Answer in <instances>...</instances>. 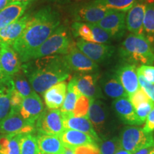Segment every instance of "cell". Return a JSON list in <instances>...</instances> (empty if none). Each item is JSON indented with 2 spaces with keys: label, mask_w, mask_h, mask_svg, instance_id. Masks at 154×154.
Returning <instances> with one entry per match:
<instances>
[{
  "label": "cell",
  "mask_w": 154,
  "mask_h": 154,
  "mask_svg": "<svg viewBox=\"0 0 154 154\" xmlns=\"http://www.w3.org/2000/svg\"><path fill=\"white\" fill-rule=\"evenodd\" d=\"M60 24V16L51 7H45L30 16L26 27L12 45L20 61L28 62L34 51Z\"/></svg>",
  "instance_id": "obj_1"
},
{
  "label": "cell",
  "mask_w": 154,
  "mask_h": 154,
  "mask_svg": "<svg viewBox=\"0 0 154 154\" xmlns=\"http://www.w3.org/2000/svg\"><path fill=\"white\" fill-rule=\"evenodd\" d=\"M36 137L40 154H63L64 146L59 136L38 134Z\"/></svg>",
  "instance_id": "obj_24"
},
{
  "label": "cell",
  "mask_w": 154,
  "mask_h": 154,
  "mask_svg": "<svg viewBox=\"0 0 154 154\" xmlns=\"http://www.w3.org/2000/svg\"><path fill=\"white\" fill-rule=\"evenodd\" d=\"M24 74L36 93L43 94L50 87L70 76L63 56L53 55L34 59L23 66Z\"/></svg>",
  "instance_id": "obj_2"
},
{
  "label": "cell",
  "mask_w": 154,
  "mask_h": 154,
  "mask_svg": "<svg viewBox=\"0 0 154 154\" xmlns=\"http://www.w3.org/2000/svg\"><path fill=\"white\" fill-rule=\"evenodd\" d=\"M35 126L26 122L21 116L19 111L11 109L9 114L0 121V133L7 135H22L32 134Z\"/></svg>",
  "instance_id": "obj_8"
},
{
  "label": "cell",
  "mask_w": 154,
  "mask_h": 154,
  "mask_svg": "<svg viewBox=\"0 0 154 154\" xmlns=\"http://www.w3.org/2000/svg\"><path fill=\"white\" fill-rule=\"evenodd\" d=\"M108 9L104 6L96 3L94 0L79 5L74 9L75 22L88 24H98L106 16Z\"/></svg>",
  "instance_id": "obj_9"
},
{
  "label": "cell",
  "mask_w": 154,
  "mask_h": 154,
  "mask_svg": "<svg viewBox=\"0 0 154 154\" xmlns=\"http://www.w3.org/2000/svg\"><path fill=\"white\" fill-rule=\"evenodd\" d=\"M137 72L142 74L149 84H154V66L152 65H140L137 68Z\"/></svg>",
  "instance_id": "obj_39"
},
{
  "label": "cell",
  "mask_w": 154,
  "mask_h": 154,
  "mask_svg": "<svg viewBox=\"0 0 154 154\" xmlns=\"http://www.w3.org/2000/svg\"><path fill=\"white\" fill-rule=\"evenodd\" d=\"M146 3L140 0L127 11L126 15V29L136 35L143 34V20Z\"/></svg>",
  "instance_id": "obj_15"
},
{
  "label": "cell",
  "mask_w": 154,
  "mask_h": 154,
  "mask_svg": "<svg viewBox=\"0 0 154 154\" xmlns=\"http://www.w3.org/2000/svg\"><path fill=\"white\" fill-rule=\"evenodd\" d=\"M63 154H74V152H73L72 149H69V148L64 146V151L63 152Z\"/></svg>",
  "instance_id": "obj_46"
},
{
  "label": "cell",
  "mask_w": 154,
  "mask_h": 154,
  "mask_svg": "<svg viewBox=\"0 0 154 154\" xmlns=\"http://www.w3.org/2000/svg\"><path fill=\"white\" fill-rule=\"evenodd\" d=\"M121 148L125 151L134 153L143 148L153 146L154 138L152 133H146L138 126H126L120 135Z\"/></svg>",
  "instance_id": "obj_5"
},
{
  "label": "cell",
  "mask_w": 154,
  "mask_h": 154,
  "mask_svg": "<svg viewBox=\"0 0 154 154\" xmlns=\"http://www.w3.org/2000/svg\"><path fill=\"white\" fill-rule=\"evenodd\" d=\"M20 154H40L36 137L32 134L19 136Z\"/></svg>",
  "instance_id": "obj_31"
},
{
  "label": "cell",
  "mask_w": 154,
  "mask_h": 154,
  "mask_svg": "<svg viewBox=\"0 0 154 154\" xmlns=\"http://www.w3.org/2000/svg\"><path fill=\"white\" fill-rule=\"evenodd\" d=\"M13 82H14V89L22 96L23 98L26 97L32 93V88L27 82V80L25 79L20 71L12 77Z\"/></svg>",
  "instance_id": "obj_33"
},
{
  "label": "cell",
  "mask_w": 154,
  "mask_h": 154,
  "mask_svg": "<svg viewBox=\"0 0 154 154\" xmlns=\"http://www.w3.org/2000/svg\"><path fill=\"white\" fill-rule=\"evenodd\" d=\"M75 43L72 41L68 29L59 26L51 36L32 54L30 60L53 55H65Z\"/></svg>",
  "instance_id": "obj_4"
},
{
  "label": "cell",
  "mask_w": 154,
  "mask_h": 154,
  "mask_svg": "<svg viewBox=\"0 0 154 154\" xmlns=\"http://www.w3.org/2000/svg\"><path fill=\"white\" fill-rule=\"evenodd\" d=\"M29 2H11L0 11V30L21 18L28 8Z\"/></svg>",
  "instance_id": "obj_23"
},
{
  "label": "cell",
  "mask_w": 154,
  "mask_h": 154,
  "mask_svg": "<svg viewBox=\"0 0 154 154\" xmlns=\"http://www.w3.org/2000/svg\"><path fill=\"white\" fill-rule=\"evenodd\" d=\"M145 1V2L146 4H149V3H152V2H154V0H144Z\"/></svg>",
  "instance_id": "obj_50"
},
{
  "label": "cell",
  "mask_w": 154,
  "mask_h": 154,
  "mask_svg": "<svg viewBox=\"0 0 154 154\" xmlns=\"http://www.w3.org/2000/svg\"><path fill=\"white\" fill-rule=\"evenodd\" d=\"M128 99H129L135 110L142 103L151 101L149 96L140 87L135 93L128 96Z\"/></svg>",
  "instance_id": "obj_36"
},
{
  "label": "cell",
  "mask_w": 154,
  "mask_h": 154,
  "mask_svg": "<svg viewBox=\"0 0 154 154\" xmlns=\"http://www.w3.org/2000/svg\"><path fill=\"white\" fill-rule=\"evenodd\" d=\"M108 9L126 13L140 0H94Z\"/></svg>",
  "instance_id": "obj_32"
},
{
  "label": "cell",
  "mask_w": 154,
  "mask_h": 154,
  "mask_svg": "<svg viewBox=\"0 0 154 154\" xmlns=\"http://www.w3.org/2000/svg\"><path fill=\"white\" fill-rule=\"evenodd\" d=\"M144 36L150 42L154 44V2L146 4L143 20Z\"/></svg>",
  "instance_id": "obj_30"
},
{
  "label": "cell",
  "mask_w": 154,
  "mask_h": 154,
  "mask_svg": "<svg viewBox=\"0 0 154 154\" xmlns=\"http://www.w3.org/2000/svg\"><path fill=\"white\" fill-rule=\"evenodd\" d=\"M19 136L20 135H1L0 154H20Z\"/></svg>",
  "instance_id": "obj_29"
},
{
  "label": "cell",
  "mask_w": 154,
  "mask_h": 154,
  "mask_svg": "<svg viewBox=\"0 0 154 154\" xmlns=\"http://www.w3.org/2000/svg\"><path fill=\"white\" fill-rule=\"evenodd\" d=\"M67 84L65 82L58 83L43 94L45 104L48 109H59L61 107L66 94Z\"/></svg>",
  "instance_id": "obj_22"
},
{
  "label": "cell",
  "mask_w": 154,
  "mask_h": 154,
  "mask_svg": "<svg viewBox=\"0 0 154 154\" xmlns=\"http://www.w3.org/2000/svg\"><path fill=\"white\" fill-rule=\"evenodd\" d=\"M119 55L128 63L152 65L154 63L153 47L144 36L130 34L121 44Z\"/></svg>",
  "instance_id": "obj_3"
},
{
  "label": "cell",
  "mask_w": 154,
  "mask_h": 154,
  "mask_svg": "<svg viewBox=\"0 0 154 154\" xmlns=\"http://www.w3.org/2000/svg\"><path fill=\"white\" fill-rule=\"evenodd\" d=\"M3 77L2 75V65H1V61H0V79Z\"/></svg>",
  "instance_id": "obj_49"
},
{
  "label": "cell",
  "mask_w": 154,
  "mask_h": 154,
  "mask_svg": "<svg viewBox=\"0 0 154 154\" xmlns=\"http://www.w3.org/2000/svg\"><path fill=\"white\" fill-rule=\"evenodd\" d=\"M31 1H34V0H11V2H29Z\"/></svg>",
  "instance_id": "obj_48"
},
{
  "label": "cell",
  "mask_w": 154,
  "mask_h": 154,
  "mask_svg": "<svg viewBox=\"0 0 154 154\" xmlns=\"http://www.w3.org/2000/svg\"><path fill=\"white\" fill-rule=\"evenodd\" d=\"M76 88L82 95L86 96L90 100L99 99L101 96L99 88L96 85V77L94 75L77 76Z\"/></svg>",
  "instance_id": "obj_26"
},
{
  "label": "cell",
  "mask_w": 154,
  "mask_h": 154,
  "mask_svg": "<svg viewBox=\"0 0 154 154\" xmlns=\"http://www.w3.org/2000/svg\"><path fill=\"white\" fill-rule=\"evenodd\" d=\"M59 137L65 147L72 149L83 146H98L96 142L91 136L78 131L64 129Z\"/></svg>",
  "instance_id": "obj_21"
},
{
  "label": "cell",
  "mask_w": 154,
  "mask_h": 154,
  "mask_svg": "<svg viewBox=\"0 0 154 154\" xmlns=\"http://www.w3.org/2000/svg\"><path fill=\"white\" fill-rule=\"evenodd\" d=\"M76 46L86 57L95 63H102L113 55L115 47L104 44L88 42L79 38Z\"/></svg>",
  "instance_id": "obj_11"
},
{
  "label": "cell",
  "mask_w": 154,
  "mask_h": 154,
  "mask_svg": "<svg viewBox=\"0 0 154 154\" xmlns=\"http://www.w3.org/2000/svg\"><path fill=\"white\" fill-rule=\"evenodd\" d=\"M29 18V14H25L17 21L2 29L0 30V47L3 46L12 47L14 42L22 34Z\"/></svg>",
  "instance_id": "obj_18"
},
{
  "label": "cell",
  "mask_w": 154,
  "mask_h": 154,
  "mask_svg": "<svg viewBox=\"0 0 154 154\" xmlns=\"http://www.w3.org/2000/svg\"><path fill=\"white\" fill-rule=\"evenodd\" d=\"M0 61L3 77L12 78L20 71V59L11 47L3 46L0 47Z\"/></svg>",
  "instance_id": "obj_16"
},
{
  "label": "cell",
  "mask_w": 154,
  "mask_h": 154,
  "mask_svg": "<svg viewBox=\"0 0 154 154\" xmlns=\"http://www.w3.org/2000/svg\"><path fill=\"white\" fill-rule=\"evenodd\" d=\"M24 98L14 89L12 91L11 95V109H14V110L19 111L21 105H22V101Z\"/></svg>",
  "instance_id": "obj_41"
},
{
  "label": "cell",
  "mask_w": 154,
  "mask_h": 154,
  "mask_svg": "<svg viewBox=\"0 0 154 154\" xmlns=\"http://www.w3.org/2000/svg\"><path fill=\"white\" fill-rule=\"evenodd\" d=\"M72 31L74 37L92 43L106 44L112 38L106 31L96 24L74 22L72 25Z\"/></svg>",
  "instance_id": "obj_6"
},
{
  "label": "cell",
  "mask_w": 154,
  "mask_h": 154,
  "mask_svg": "<svg viewBox=\"0 0 154 154\" xmlns=\"http://www.w3.org/2000/svg\"><path fill=\"white\" fill-rule=\"evenodd\" d=\"M38 134L59 136L63 131L62 116L59 109H44L35 124Z\"/></svg>",
  "instance_id": "obj_7"
},
{
  "label": "cell",
  "mask_w": 154,
  "mask_h": 154,
  "mask_svg": "<svg viewBox=\"0 0 154 154\" xmlns=\"http://www.w3.org/2000/svg\"><path fill=\"white\" fill-rule=\"evenodd\" d=\"M154 103L152 101L146 102V103H142L136 109V114L137 116V118L141 124L145 122L146 119L149 113L151 112L152 108L153 107Z\"/></svg>",
  "instance_id": "obj_37"
},
{
  "label": "cell",
  "mask_w": 154,
  "mask_h": 154,
  "mask_svg": "<svg viewBox=\"0 0 154 154\" xmlns=\"http://www.w3.org/2000/svg\"><path fill=\"white\" fill-rule=\"evenodd\" d=\"M113 108L117 116L126 124L131 126L142 125L137 118L136 110L128 98H120L115 99L113 102Z\"/></svg>",
  "instance_id": "obj_20"
},
{
  "label": "cell",
  "mask_w": 154,
  "mask_h": 154,
  "mask_svg": "<svg viewBox=\"0 0 154 154\" xmlns=\"http://www.w3.org/2000/svg\"><path fill=\"white\" fill-rule=\"evenodd\" d=\"M72 150L74 154H100L99 147L96 145L79 146Z\"/></svg>",
  "instance_id": "obj_40"
},
{
  "label": "cell",
  "mask_w": 154,
  "mask_h": 154,
  "mask_svg": "<svg viewBox=\"0 0 154 154\" xmlns=\"http://www.w3.org/2000/svg\"><path fill=\"white\" fill-rule=\"evenodd\" d=\"M116 76L129 96L140 88L136 64L125 63L117 69Z\"/></svg>",
  "instance_id": "obj_17"
},
{
  "label": "cell",
  "mask_w": 154,
  "mask_h": 154,
  "mask_svg": "<svg viewBox=\"0 0 154 154\" xmlns=\"http://www.w3.org/2000/svg\"><path fill=\"white\" fill-rule=\"evenodd\" d=\"M149 154H154V148H153V149H152V150H151V152H150V153H149Z\"/></svg>",
  "instance_id": "obj_51"
},
{
  "label": "cell",
  "mask_w": 154,
  "mask_h": 154,
  "mask_svg": "<svg viewBox=\"0 0 154 154\" xmlns=\"http://www.w3.org/2000/svg\"><path fill=\"white\" fill-rule=\"evenodd\" d=\"M61 3H85L91 0H56Z\"/></svg>",
  "instance_id": "obj_44"
},
{
  "label": "cell",
  "mask_w": 154,
  "mask_h": 154,
  "mask_svg": "<svg viewBox=\"0 0 154 154\" xmlns=\"http://www.w3.org/2000/svg\"><path fill=\"white\" fill-rule=\"evenodd\" d=\"M87 117L96 134H101L104 131L107 112L104 103L99 99L91 100Z\"/></svg>",
  "instance_id": "obj_19"
},
{
  "label": "cell",
  "mask_w": 154,
  "mask_h": 154,
  "mask_svg": "<svg viewBox=\"0 0 154 154\" xmlns=\"http://www.w3.org/2000/svg\"><path fill=\"white\" fill-rule=\"evenodd\" d=\"M11 3V0H0V11L5 9L7 5Z\"/></svg>",
  "instance_id": "obj_45"
},
{
  "label": "cell",
  "mask_w": 154,
  "mask_h": 154,
  "mask_svg": "<svg viewBox=\"0 0 154 154\" xmlns=\"http://www.w3.org/2000/svg\"><path fill=\"white\" fill-rule=\"evenodd\" d=\"M63 58L71 71L80 73H91L99 69L97 63L91 60L77 48L76 43L71 47L66 54L63 55Z\"/></svg>",
  "instance_id": "obj_10"
},
{
  "label": "cell",
  "mask_w": 154,
  "mask_h": 154,
  "mask_svg": "<svg viewBox=\"0 0 154 154\" xmlns=\"http://www.w3.org/2000/svg\"><path fill=\"white\" fill-rule=\"evenodd\" d=\"M145 122L146 124L143 128V130L148 134L153 132L154 131V106L152 108L151 112L149 113Z\"/></svg>",
  "instance_id": "obj_42"
},
{
  "label": "cell",
  "mask_w": 154,
  "mask_h": 154,
  "mask_svg": "<svg viewBox=\"0 0 154 154\" xmlns=\"http://www.w3.org/2000/svg\"><path fill=\"white\" fill-rule=\"evenodd\" d=\"M103 90L106 95L114 99L120 98H128L125 89L115 75L111 76L103 84Z\"/></svg>",
  "instance_id": "obj_28"
},
{
  "label": "cell",
  "mask_w": 154,
  "mask_h": 154,
  "mask_svg": "<svg viewBox=\"0 0 154 154\" xmlns=\"http://www.w3.org/2000/svg\"><path fill=\"white\" fill-rule=\"evenodd\" d=\"M100 154H114L121 149L120 139L118 137H113L101 140L98 144Z\"/></svg>",
  "instance_id": "obj_34"
},
{
  "label": "cell",
  "mask_w": 154,
  "mask_h": 154,
  "mask_svg": "<svg viewBox=\"0 0 154 154\" xmlns=\"http://www.w3.org/2000/svg\"><path fill=\"white\" fill-rule=\"evenodd\" d=\"M96 24L106 31L112 38L122 37L126 30V13L110 9Z\"/></svg>",
  "instance_id": "obj_12"
},
{
  "label": "cell",
  "mask_w": 154,
  "mask_h": 154,
  "mask_svg": "<svg viewBox=\"0 0 154 154\" xmlns=\"http://www.w3.org/2000/svg\"><path fill=\"white\" fill-rule=\"evenodd\" d=\"M114 154H131L130 153V152L127 151H125L124 149H123L122 148L121 149H120L118 151H116Z\"/></svg>",
  "instance_id": "obj_47"
},
{
  "label": "cell",
  "mask_w": 154,
  "mask_h": 154,
  "mask_svg": "<svg viewBox=\"0 0 154 154\" xmlns=\"http://www.w3.org/2000/svg\"><path fill=\"white\" fill-rule=\"evenodd\" d=\"M137 74L140 87L146 92V94L149 96V97L154 103V86L153 84H149V82H146V80L140 73L137 72Z\"/></svg>",
  "instance_id": "obj_38"
},
{
  "label": "cell",
  "mask_w": 154,
  "mask_h": 154,
  "mask_svg": "<svg viewBox=\"0 0 154 154\" xmlns=\"http://www.w3.org/2000/svg\"><path fill=\"white\" fill-rule=\"evenodd\" d=\"M14 88L12 78L2 77L0 79V121L10 112L11 95Z\"/></svg>",
  "instance_id": "obj_25"
},
{
  "label": "cell",
  "mask_w": 154,
  "mask_h": 154,
  "mask_svg": "<svg viewBox=\"0 0 154 154\" xmlns=\"http://www.w3.org/2000/svg\"><path fill=\"white\" fill-rule=\"evenodd\" d=\"M63 126L64 129H72L88 135L99 144L101 138L96 134L88 117H75L72 113H62Z\"/></svg>",
  "instance_id": "obj_14"
},
{
  "label": "cell",
  "mask_w": 154,
  "mask_h": 154,
  "mask_svg": "<svg viewBox=\"0 0 154 154\" xmlns=\"http://www.w3.org/2000/svg\"><path fill=\"white\" fill-rule=\"evenodd\" d=\"M76 79L77 76H74L67 86L66 94L60 110L62 113H72L77 99L82 96L76 88Z\"/></svg>",
  "instance_id": "obj_27"
},
{
  "label": "cell",
  "mask_w": 154,
  "mask_h": 154,
  "mask_svg": "<svg viewBox=\"0 0 154 154\" xmlns=\"http://www.w3.org/2000/svg\"><path fill=\"white\" fill-rule=\"evenodd\" d=\"M44 110V103L37 93L33 91L23 99L19 109L21 116L26 122L35 126L36 121Z\"/></svg>",
  "instance_id": "obj_13"
},
{
  "label": "cell",
  "mask_w": 154,
  "mask_h": 154,
  "mask_svg": "<svg viewBox=\"0 0 154 154\" xmlns=\"http://www.w3.org/2000/svg\"><path fill=\"white\" fill-rule=\"evenodd\" d=\"M91 100L86 96H80L77 99L72 115L75 117L87 116L88 109H89Z\"/></svg>",
  "instance_id": "obj_35"
},
{
  "label": "cell",
  "mask_w": 154,
  "mask_h": 154,
  "mask_svg": "<svg viewBox=\"0 0 154 154\" xmlns=\"http://www.w3.org/2000/svg\"><path fill=\"white\" fill-rule=\"evenodd\" d=\"M153 148H154L153 146H149V147L143 148V149L138 150V151H136L135 153L132 154H149Z\"/></svg>",
  "instance_id": "obj_43"
}]
</instances>
